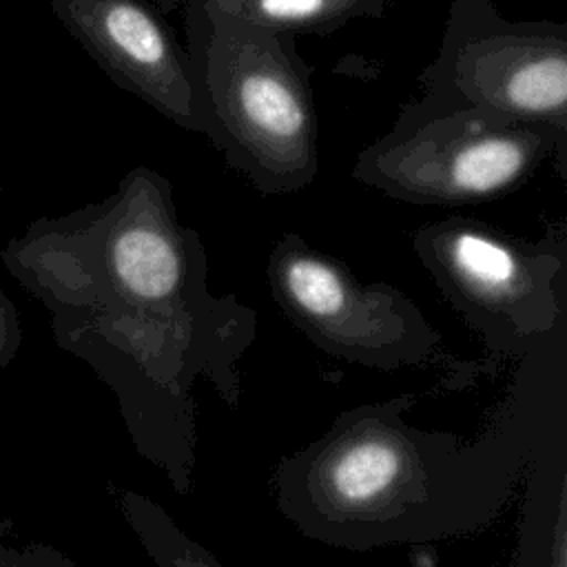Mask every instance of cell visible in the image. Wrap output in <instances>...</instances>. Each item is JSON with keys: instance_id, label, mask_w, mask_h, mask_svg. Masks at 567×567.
I'll list each match as a JSON object with an SVG mask.
<instances>
[{"instance_id": "2", "label": "cell", "mask_w": 567, "mask_h": 567, "mask_svg": "<svg viewBox=\"0 0 567 567\" xmlns=\"http://www.w3.org/2000/svg\"><path fill=\"white\" fill-rule=\"evenodd\" d=\"M399 414L390 403L346 412L279 465V505L306 536L363 551L476 532L501 514L529 441L467 445Z\"/></svg>"}, {"instance_id": "3", "label": "cell", "mask_w": 567, "mask_h": 567, "mask_svg": "<svg viewBox=\"0 0 567 567\" xmlns=\"http://www.w3.org/2000/svg\"><path fill=\"white\" fill-rule=\"evenodd\" d=\"M206 137L264 195L310 186L319 173L312 69L295 35L217 20L188 31Z\"/></svg>"}, {"instance_id": "7", "label": "cell", "mask_w": 567, "mask_h": 567, "mask_svg": "<svg viewBox=\"0 0 567 567\" xmlns=\"http://www.w3.org/2000/svg\"><path fill=\"white\" fill-rule=\"evenodd\" d=\"M270 295L323 352L377 370L425 363L441 334L421 308L385 281L363 284L334 255L284 233L266 261Z\"/></svg>"}, {"instance_id": "4", "label": "cell", "mask_w": 567, "mask_h": 567, "mask_svg": "<svg viewBox=\"0 0 567 567\" xmlns=\"http://www.w3.org/2000/svg\"><path fill=\"white\" fill-rule=\"evenodd\" d=\"M565 151L567 131L547 124L405 104L394 126L357 155L352 177L405 204L470 206L518 190L554 155L563 166Z\"/></svg>"}, {"instance_id": "11", "label": "cell", "mask_w": 567, "mask_h": 567, "mask_svg": "<svg viewBox=\"0 0 567 567\" xmlns=\"http://www.w3.org/2000/svg\"><path fill=\"white\" fill-rule=\"evenodd\" d=\"M0 567H78L60 549L33 540H18L11 523L0 518Z\"/></svg>"}, {"instance_id": "8", "label": "cell", "mask_w": 567, "mask_h": 567, "mask_svg": "<svg viewBox=\"0 0 567 567\" xmlns=\"http://www.w3.org/2000/svg\"><path fill=\"white\" fill-rule=\"evenodd\" d=\"M53 16L113 84L188 133L206 135L188 49L148 0H49Z\"/></svg>"}, {"instance_id": "9", "label": "cell", "mask_w": 567, "mask_h": 567, "mask_svg": "<svg viewBox=\"0 0 567 567\" xmlns=\"http://www.w3.org/2000/svg\"><path fill=\"white\" fill-rule=\"evenodd\" d=\"M388 0H186L184 31L235 20L268 33H332L352 20L381 18Z\"/></svg>"}, {"instance_id": "12", "label": "cell", "mask_w": 567, "mask_h": 567, "mask_svg": "<svg viewBox=\"0 0 567 567\" xmlns=\"http://www.w3.org/2000/svg\"><path fill=\"white\" fill-rule=\"evenodd\" d=\"M22 346V328L16 303L0 288V370L9 365Z\"/></svg>"}, {"instance_id": "10", "label": "cell", "mask_w": 567, "mask_h": 567, "mask_svg": "<svg viewBox=\"0 0 567 567\" xmlns=\"http://www.w3.org/2000/svg\"><path fill=\"white\" fill-rule=\"evenodd\" d=\"M120 505L126 523L157 567H221L210 551L190 540L171 516L144 494L124 489Z\"/></svg>"}, {"instance_id": "5", "label": "cell", "mask_w": 567, "mask_h": 567, "mask_svg": "<svg viewBox=\"0 0 567 567\" xmlns=\"http://www.w3.org/2000/svg\"><path fill=\"white\" fill-rule=\"evenodd\" d=\"M412 246L441 295L492 350L523 357L563 334L567 259L560 241H532L452 215L416 228Z\"/></svg>"}, {"instance_id": "6", "label": "cell", "mask_w": 567, "mask_h": 567, "mask_svg": "<svg viewBox=\"0 0 567 567\" xmlns=\"http://www.w3.org/2000/svg\"><path fill=\"white\" fill-rule=\"evenodd\" d=\"M419 113L476 109L567 131V22L507 20L494 0H452Z\"/></svg>"}, {"instance_id": "1", "label": "cell", "mask_w": 567, "mask_h": 567, "mask_svg": "<svg viewBox=\"0 0 567 567\" xmlns=\"http://www.w3.org/2000/svg\"><path fill=\"white\" fill-rule=\"evenodd\" d=\"M0 257L51 312L55 343L113 388L140 452L151 458L159 419L188 478L190 388L206 377L235 401L257 317L210 290L206 248L179 221L171 182L135 166L102 202L31 221Z\"/></svg>"}]
</instances>
